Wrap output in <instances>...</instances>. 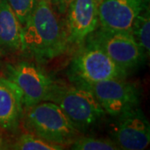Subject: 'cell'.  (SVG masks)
I'll return each instance as SVG.
<instances>
[{"mask_svg": "<svg viewBox=\"0 0 150 150\" xmlns=\"http://www.w3.org/2000/svg\"><path fill=\"white\" fill-rule=\"evenodd\" d=\"M69 45L66 28L50 0H36L30 16L23 25L22 52L46 63L64 54Z\"/></svg>", "mask_w": 150, "mask_h": 150, "instance_id": "cell-1", "label": "cell"}, {"mask_svg": "<svg viewBox=\"0 0 150 150\" xmlns=\"http://www.w3.org/2000/svg\"><path fill=\"white\" fill-rule=\"evenodd\" d=\"M49 101L54 102L79 132L99 123L106 112L86 86L55 81Z\"/></svg>", "mask_w": 150, "mask_h": 150, "instance_id": "cell-2", "label": "cell"}, {"mask_svg": "<svg viewBox=\"0 0 150 150\" xmlns=\"http://www.w3.org/2000/svg\"><path fill=\"white\" fill-rule=\"evenodd\" d=\"M25 123L32 134L64 147L71 144L79 134L62 109L51 101L27 108Z\"/></svg>", "mask_w": 150, "mask_h": 150, "instance_id": "cell-3", "label": "cell"}, {"mask_svg": "<svg viewBox=\"0 0 150 150\" xmlns=\"http://www.w3.org/2000/svg\"><path fill=\"white\" fill-rule=\"evenodd\" d=\"M80 47L70 66L72 81L95 83L127 77L128 74L121 69L90 36Z\"/></svg>", "mask_w": 150, "mask_h": 150, "instance_id": "cell-4", "label": "cell"}, {"mask_svg": "<svg viewBox=\"0 0 150 150\" xmlns=\"http://www.w3.org/2000/svg\"><path fill=\"white\" fill-rule=\"evenodd\" d=\"M4 78L15 88L26 109L49 101L55 83L43 69L26 61L6 65Z\"/></svg>", "mask_w": 150, "mask_h": 150, "instance_id": "cell-5", "label": "cell"}, {"mask_svg": "<svg viewBox=\"0 0 150 150\" xmlns=\"http://www.w3.org/2000/svg\"><path fill=\"white\" fill-rule=\"evenodd\" d=\"M77 83L86 86L93 93L104 112L112 117L139 107L140 88L124 79H109L95 83Z\"/></svg>", "mask_w": 150, "mask_h": 150, "instance_id": "cell-6", "label": "cell"}, {"mask_svg": "<svg viewBox=\"0 0 150 150\" xmlns=\"http://www.w3.org/2000/svg\"><path fill=\"white\" fill-rule=\"evenodd\" d=\"M89 36L127 74L139 66L146 58L144 49L137 42L131 31L112 30L100 26Z\"/></svg>", "mask_w": 150, "mask_h": 150, "instance_id": "cell-7", "label": "cell"}, {"mask_svg": "<svg viewBox=\"0 0 150 150\" xmlns=\"http://www.w3.org/2000/svg\"><path fill=\"white\" fill-rule=\"evenodd\" d=\"M112 131V140L120 149L144 150L150 143V124L139 107L116 117Z\"/></svg>", "mask_w": 150, "mask_h": 150, "instance_id": "cell-8", "label": "cell"}, {"mask_svg": "<svg viewBox=\"0 0 150 150\" xmlns=\"http://www.w3.org/2000/svg\"><path fill=\"white\" fill-rule=\"evenodd\" d=\"M98 0H70L67 8V38L69 45L81 46L99 25Z\"/></svg>", "mask_w": 150, "mask_h": 150, "instance_id": "cell-9", "label": "cell"}, {"mask_svg": "<svg viewBox=\"0 0 150 150\" xmlns=\"http://www.w3.org/2000/svg\"><path fill=\"white\" fill-rule=\"evenodd\" d=\"M149 6V0H100L99 25L103 28L131 31L135 18Z\"/></svg>", "mask_w": 150, "mask_h": 150, "instance_id": "cell-10", "label": "cell"}, {"mask_svg": "<svg viewBox=\"0 0 150 150\" xmlns=\"http://www.w3.org/2000/svg\"><path fill=\"white\" fill-rule=\"evenodd\" d=\"M23 25L7 0H0V54L21 52Z\"/></svg>", "mask_w": 150, "mask_h": 150, "instance_id": "cell-11", "label": "cell"}, {"mask_svg": "<svg viewBox=\"0 0 150 150\" xmlns=\"http://www.w3.org/2000/svg\"><path fill=\"white\" fill-rule=\"evenodd\" d=\"M23 106L15 88L0 76V128L14 130L21 119Z\"/></svg>", "mask_w": 150, "mask_h": 150, "instance_id": "cell-12", "label": "cell"}, {"mask_svg": "<svg viewBox=\"0 0 150 150\" xmlns=\"http://www.w3.org/2000/svg\"><path fill=\"white\" fill-rule=\"evenodd\" d=\"M131 33L140 46L144 49L147 55H149L150 50L149 6L135 18L131 28Z\"/></svg>", "mask_w": 150, "mask_h": 150, "instance_id": "cell-13", "label": "cell"}, {"mask_svg": "<svg viewBox=\"0 0 150 150\" xmlns=\"http://www.w3.org/2000/svg\"><path fill=\"white\" fill-rule=\"evenodd\" d=\"M12 149L18 150H61L64 146L50 143L33 134H23L17 139Z\"/></svg>", "mask_w": 150, "mask_h": 150, "instance_id": "cell-14", "label": "cell"}, {"mask_svg": "<svg viewBox=\"0 0 150 150\" xmlns=\"http://www.w3.org/2000/svg\"><path fill=\"white\" fill-rule=\"evenodd\" d=\"M70 145L71 149L74 150L120 149L117 144L112 139L87 136H78Z\"/></svg>", "mask_w": 150, "mask_h": 150, "instance_id": "cell-15", "label": "cell"}, {"mask_svg": "<svg viewBox=\"0 0 150 150\" xmlns=\"http://www.w3.org/2000/svg\"><path fill=\"white\" fill-rule=\"evenodd\" d=\"M22 25L27 21L34 8L36 0H7Z\"/></svg>", "mask_w": 150, "mask_h": 150, "instance_id": "cell-16", "label": "cell"}, {"mask_svg": "<svg viewBox=\"0 0 150 150\" xmlns=\"http://www.w3.org/2000/svg\"><path fill=\"white\" fill-rule=\"evenodd\" d=\"M51 4L59 13L64 14L68 8L70 0H50Z\"/></svg>", "mask_w": 150, "mask_h": 150, "instance_id": "cell-17", "label": "cell"}, {"mask_svg": "<svg viewBox=\"0 0 150 150\" xmlns=\"http://www.w3.org/2000/svg\"><path fill=\"white\" fill-rule=\"evenodd\" d=\"M2 142H3V140H2V136H1V133H0V148L2 146Z\"/></svg>", "mask_w": 150, "mask_h": 150, "instance_id": "cell-18", "label": "cell"}, {"mask_svg": "<svg viewBox=\"0 0 150 150\" xmlns=\"http://www.w3.org/2000/svg\"><path fill=\"white\" fill-rule=\"evenodd\" d=\"M98 2H99V3H100V0H98Z\"/></svg>", "mask_w": 150, "mask_h": 150, "instance_id": "cell-19", "label": "cell"}]
</instances>
